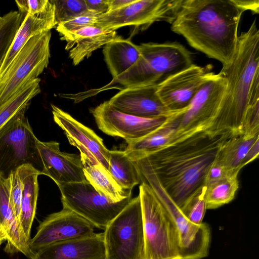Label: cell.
I'll use <instances>...</instances> for the list:
<instances>
[{
    "mask_svg": "<svg viewBox=\"0 0 259 259\" xmlns=\"http://www.w3.org/2000/svg\"><path fill=\"white\" fill-rule=\"evenodd\" d=\"M40 82L39 77L29 81L0 106V128L40 93Z\"/></svg>",
    "mask_w": 259,
    "mask_h": 259,
    "instance_id": "f546056e",
    "label": "cell"
},
{
    "mask_svg": "<svg viewBox=\"0 0 259 259\" xmlns=\"http://www.w3.org/2000/svg\"><path fill=\"white\" fill-rule=\"evenodd\" d=\"M230 137L229 134L211 136L205 133H197L142 159L182 210L204 185L206 174L221 146Z\"/></svg>",
    "mask_w": 259,
    "mask_h": 259,
    "instance_id": "7a4b0ae2",
    "label": "cell"
},
{
    "mask_svg": "<svg viewBox=\"0 0 259 259\" xmlns=\"http://www.w3.org/2000/svg\"><path fill=\"white\" fill-rule=\"evenodd\" d=\"M51 107L54 120L63 130L69 143L79 150L80 154L97 160L108 170L110 150L102 139L69 113L54 105Z\"/></svg>",
    "mask_w": 259,
    "mask_h": 259,
    "instance_id": "2e32d148",
    "label": "cell"
},
{
    "mask_svg": "<svg viewBox=\"0 0 259 259\" xmlns=\"http://www.w3.org/2000/svg\"><path fill=\"white\" fill-rule=\"evenodd\" d=\"M10 203L20 225V214L23 191V185L18 170L13 172L10 175Z\"/></svg>",
    "mask_w": 259,
    "mask_h": 259,
    "instance_id": "e575fe53",
    "label": "cell"
},
{
    "mask_svg": "<svg viewBox=\"0 0 259 259\" xmlns=\"http://www.w3.org/2000/svg\"><path fill=\"white\" fill-rule=\"evenodd\" d=\"M17 170L23 185L20 225L26 237L30 240L39 190L37 179L42 174L28 164L23 165Z\"/></svg>",
    "mask_w": 259,
    "mask_h": 259,
    "instance_id": "d4e9b609",
    "label": "cell"
},
{
    "mask_svg": "<svg viewBox=\"0 0 259 259\" xmlns=\"http://www.w3.org/2000/svg\"><path fill=\"white\" fill-rule=\"evenodd\" d=\"M176 126L170 116L158 128L145 136L127 142L124 150L125 154L133 161H137L149 154L174 143Z\"/></svg>",
    "mask_w": 259,
    "mask_h": 259,
    "instance_id": "cb8c5ba5",
    "label": "cell"
},
{
    "mask_svg": "<svg viewBox=\"0 0 259 259\" xmlns=\"http://www.w3.org/2000/svg\"><path fill=\"white\" fill-rule=\"evenodd\" d=\"M85 3L88 11L98 16L109 11L108 0H85Z\"/></svg>",
    "mask_w": 259,
    "mask_h": 259,
    "instance_id": "8d00e7d4",
    "label": "cell"
},
{
    "mask_svg": "<svg viewBox=\"0 0 259 259\" xmlns=\"http://www.w3.org/2000/svg\"><path fill=\"white\" fill-rule=\"evenodd\" d=\"M145 242V259H182L179 235L171 218L152 189L139 187Z\"/></svg>",
    "mask_w": 259,
    "mask_h": 259,
    "instance_id": "5b68a950",
    "label": "cell"
},
{
    "mask_svg": "<svg viewBox=\"0 0 259 259\" xmlns=\"http://www.w3.org/2000/svg\"><path fill=\"white\" fill-rule=\"evenodd\" d=\"M183 0H134L126 6L98 16L96 26L115 31L126 26L147 28L155 22L171 24Z\"/></svg>",
    "mask_w": 259,
    "mask_h": 259,
    "instance_id": "7c38bea8",
    "label": "cell"
},
{
    "mask_svg": "<svg viewBox=\"0 0 259 259\" xmlns=\"http://www.w3.org/2000/svg\"><path fill=\"white\" fill-rule=\"evenodd\" d=\"M133 1L134 0H108L109 11L120 9L132 3Z\"/></svg>",
    "mask_w": 259,
    "mask_h": 259,
    "instance_id": "ab89813d",
    "label": "cell"
},
{
    "mask_svg": "<svg viewBox=\"0 0 259 259\" xmlns=\"http://www.w3.org/2000/svg\"><path fill=\"white\" fill-rule=\"evenodd\" d=\"M210 66L192 64L158 85L157 94L164 106L175 113L186 108L202 85L214 74Z\"/></svg>",
    "mask_w": 259,
    "mask_h": 259,
    "instance_id": "9a60e30c",
    "label": "cell"
},
{
    "mask_svg": "<svg viewBox=\"0 0 259 259\" xmlns=\"http://www.w3.org/2000/svg\"><path fill=\"white\" fill-rule=\"evenodd\" d=\"M206 187L204 185L181 210L186 218L195 225L202 224L206 208Z\"/></svg>",
    "mask_w": 259,
    "mask_h": 259,
    "instance_id": "d6a6232c",
    "label": "cell"
},
{
    "mask_svg": "<svg viewBox=\"0 0 259 259\" xmlns=\"http://www.w3.org/2000/svg\"><path fill=\"white\" fill-rule=\"evenodd\" d=\"M119 37L116 31L90 26L67 33L61 39L67 41L65 49L69 50V56L76 66L94 51Z\"/></svg>",
    "mask_w": 259,
    "mask_h": 259,
    "instance_id": "7402d4cb",
    "label": "cell"
},
{
    "mask_svg": "<svg viewBox=\"0 0 259 259\" xmlns=\"http://www.w3.org/2000/svg\"><path fill=\"white\" fill-rule=\"evenodd\" d=\"M103 52L113 80L135 63L140 55L141 50L140 45L120 36L105 45Z\"/></svg>",
    "mask_w": 259,
    "mask_h": 259,
    "instance_id": "484cf974",
    "label": "cell"
},
{
    "mask_svg": "<svg viewBox=\"0 0 259 259\" xmlns=\"http://www.w3.org/2000/svg\"><path fill=\"white\" fill-rule=\"evenodd\" d=\"M239 171H229L225 175L206 185L207 209H215L230 202L239 188Z\"/></svg>",
    "mask_w": 259,
    "mask_h": 259,
    "instance_id": "83f0119b",
    "label": "cell"
},
{
    "mask_svg": "<svg viewBox=\"0 0 259 259\" xmlns=\"http://www.w3.org/2000/svg\"><path fill=\"white\" fill-rule=\"evenodd\" d=\"M141 183L152 189L174 221L179 235V251L182 259H201L208 255L211 231L205 223L195 225L189 221L163 188L155 174L144 160L136 163Z\"/></svg>",
    "mask_w": 259,
    "mask_h": 259,
    "instance_id": "8992f818",
    "label": "cell"
},
{
    "mask_svg": "<svg viewBox=\"0 0 259 259\" xmlns=\"http://www.w3.org/2000/svg\"><path fill=\"white\" fill-rule=\"evenodd\" d=\"M32 259H106L103 233L49 245L35 252Z\"/></svg>",
    "mask_w": 259,
    "mask_h": 259,
    "instance_id": "d6986e66",
    "label": "cell"
},
{
    "mask_svg": "<svg viewBox=\"0 0 259 259\" xmlns=\"http://www.w3.org/2000/svg\"><path fill=\"white\" fill-rule=\"evenodd\" d=\"M226 87L227 80L223 74L221 72L214 74L186 108L170 115L176 126L174 143L197 133L208 134L218 114Z\"/></svg>",
    "mask_w": 259,
    "mask_h": 259,
    "instance_id": "ba28073f",
    "label": "cell"
},
{
    "mask_svg": "<svg viewBox=\"0 0 259 259\" xmlns=\"http://www.w3.org/2000/svg\"><path fill=\"white\" fill-rule=\"evenodd\" d=\"M243 12L233 0H183L171 29L195 49L227 66L235 54Z\"/></svg>",
    "mask_w": 259,
    "mask_h": 259,
    "instance_id": "3957f363",
    "label": "cell"
},
{
    "mask_svg": "<svg viewBox=\"0 0 259 259\" xmlns=\"http://www.w3.org/2000/svg\"><path fill=\"white\" fill-rule=\"evenodd\" d=\"M106 259H145L143 216L139 196L131 199L103 233Z\"/></svg>",
    "mask_w": 259,
    "mask_h": 259,
    "instance_id": "9c48e42d",
    "label": "cell"
},
{
    "mask_svg": "<svg viewBox=\"0 0 259 259\" xmlns=\"http://www.w3.org/2000/svg\"><path fill=\"white\" fill-rule=\"evenodd\" d=\"M5 15V22L0 28V66L24 19L16 11H11Z\"/></svg>",
    "mask_w": 259,
    "mask_h": 259,
    "instance_id": "4dcf8cb0",
    "label": "cell"
},
{
    "mask_svg": "<svg viewBox=\"0 0 259 259\" xmlns=\"http://www.w3.org/2000/svg\"><path fill=\"white\" fill-rule=\"evenodd\" d=\"M51 38V31L33 36L13 59L0 79V106L48 67Z\"/></svg>",
    "mask_w": 259,
    "mask_h": 259,
    "instance_id": "30bf717a",
    "label": "cell"
},
{
    "mask_svg": "<svg viewBox=\"0 0 259 259\" xmlns=\"http://www.w3.org/2000/svg\"><path fill=\"white\" fill-rule=\"evenodd\" d=\"M94 226L75 212L66 208L48 215L41 222L37 232L29 242L31 251L37 250L59 242L93 235Z\"/></svg>",
    "mask_w": 259,
    "mask_h": 259,
    "instance_id": "4fadbf2b",
    "label": "cell"
},
{
    "mask_svg": "<svg viewBox=\"0 0 259 259\" xmlns=\"http://www.w3.org/2000/svg\"><path fill=\"white\" fill-rule=\"evenodd\" d=\"M10 178L0 176V232L7 242L5 251L9 253L21 252L32 259L34 253L29 246V240L17 220L10 200Z\"/></svg>",
    "mask_w": 259,
    "mask_h": 259,
    "instance_id": "ffe728a7",
    "label": "cell"
},
{
    "mask_svg": "<svg viewBox=\"0 0 259 259\" xmlns=\"http://www.w3.org/2000/svg\"><path fill=\"white\" fill-rule=\"evenodd\" d=\"M258 155L259 138L256 140V141L248 150L242 162L243 167L257 158L258 157Z\"/></svg>",
    "mask_w": 259,
    "mask_h": 259,
    "instance_id": "f35d334b",
    "label": "cell"
},
{
    "mask_svg": "<svg viewBox=\"0 0 259 259\" xmlns=\"http://www.w3.org/2000/svg\"><path fill=\"white\" fill-rule=\"evenodd\" d=\"M29 105L22 108L0 128V176L4 178L26 164L42 175L37 138L25 115Z\"/></svg>",
    "mask_w": 259,
    "mask_h": 259,
    "instance_id": "52a82bcc",
    "label": "cell"
},
{
    "mask_svg": "<svg viewBox=\"0 0 259 259\" xmlns=\"http://www.w3.org/2000/svg\"><path fill=\"white\" fill-rule=\"evenodd\" d=\"M42 164V175L58 185L86 181L80 155L62 152L56 141H36Z\"/></svg>",
    "mask_w": 259,
    "mask_h": 259,
    "instance_id": "e0dca14e",
    "label": "cell"
},
{
    "mask_svg": "<svg viewBox=\"0 0 259 259\" xmlns=\"http://www.w3.org/2000/svg\"><path fill=\"white\" fill-rule=\"evenodd\" d=\"M19 12L23 18L27 14L35 15L44 11L49 4V0H16Z\"/></svg>",
    "mask_w": 259,
    "mask_h": 259,
    "instance_id": "d590c367",
    "label": "cell"
},
{
    "mask_svg": "<svg viewBox=\"0 0 259 259\" xmlns=\"http://www.w3.org/2000/svg\"><path fill=\"white\" fill-rule=\"evenodd\" d=\"M108 170L118 184L125 190L132 191L134 186L141 183L135 162L124 151L110 150Z\"/></svg>",
    "mask_w": 259,
    "mask_h": 259,
    "instance_id": "f1b7e54d",
    "label": "cell"
},
{
    "mask_svg": "<svg viewBox=\"0 0 259 259\" xmlns=\"http://www.w3.org/2000/svg\"><path fill=\"white\" fill-rule=\"evenodd\" d=\"M220 72L227 87L208 135L243 134L259 119V31L255 20L238 36L232 62Z\"/></svg>",
    "mask_w": 259,
    "mask_h": 259,
    "instance_id": "6da1fadb",
    "label": "cell"
},
{
    "mask_svg": "<svg viewBox=\"0 0 259 259\" xmlns=\"http://www.w3.org/2000/svg\"><path fill=\"white\" fill-rule=\"evenodd\" d=\"M98 128L105 134L124 139L126 143L140 139L159 127L167 117L144 118L121 112L108 101L92 109Z\"/></svg>",
    "mask_w": 259,
    "mask_h": 259,
    "instance_id": "5bb4252c",
    "label": "cell"
},
{
    "mask_svg": "<svg viewBox=\"0 0 259 259\" xmlns=\"http://www.w3.org/2000/svg\"><path fill=\"white\" fill-rule=\"evenodd\" d=\"M258 138L259 135L245 134L228 138L221 146L214 161L228 170L240 171L248 150Z\"/></svg>",
    "mask_w": 259,
    "mask_h": 259,
    "instance_id": "4316f807",
    "label": "cell"
},
{
    "mask_svg": "<svg viewBox=\"0 0 259 259\" xmlns=\"http://www.w3.org/2000/svg\"><path fill=\"white\" fill-rule=\"evenodd\" d=\"M158 85L125 88L108 101L116 110L144 117H168L172 112L163 105L157 94Z\"/></svg>",
    "mask_w": 259,
    "mask_h": 259,
    "instance_id": "ac0fdd59",
    "label": "cell"
},
{
    "mask_svg": "<svg viewBox=\"0 0 259 259\" xmlns=\"http://www.w3.org/2000/svg\"><path fill=\"white\" fill-rule=\"evenodd\" d=\"M63 208L82 217L95 227L105 229L131 199L112 202L98 192L87 181L58 185Z\"/></svg>",
    "mask_w": 259,
    "mask_h": 259,
    "instance_id": "8fae6325",
    "label": "cell"
},
{
    "mask_svg": "<svg viewBox=\"0 0 259 259\" xmlns=\"http://www.w3.org/2000/svg\"><path fill=\"white\" fill-rule=\"evenodd\" d=\"M57 26L54 6L51 1L47 9L34 15L27 14L24 18L0 66V79L10 64L27 41L33 36L51 31Z\"/></svg>",
    "mask_w": 259,
    "mask_h": 259,
    "instance_id": "44dd1931",
    "label": "cell"
},
{
    "mask_svg": "<svg viewBox=\"0 0 259 259\" xmlns=\"http://www.w3.org/2000/svg\"><path fill=\"white\" fill-rule=\"evenodd\" d=\"M54 6L57 25L88 13L85 0H51Z\"/></svg>",
    "mask_w": 259,
    "mask_h": 259,
    "instance_id": "1f68e13d",
    "label": "cell"
},
{
    "mask_svg": "<svg viewBox=\"0 0 259 259\" xmlns=\"http://www.w3.org/2000/svg\"><path fill=\"white\" fill-rule=\"evenodd\" d=\"M6 21L5 15L3 17L0 16V28L3 26Z\"/></svg>",
    "mask_w": 259,
    "mask_h": 259,
    "instance_id": "60d3db41",
    "label": "cell"
},
{
    "mask_svg": "<svg viewBox=\"0 0 259 259\" xmlns=\"http://www.w3.org/2000/svg\"><path fill=\"white\" fill-rule=\"evenodd\" d=\"M140 46L137 61L112 83L123 88L159 85L193 64L190 52L179 42H148Z\"/></svg>",
    "mask_w": 259,
    "mask_h": 259,
    "instance_id": "277c9868",
    "label": "cell"
},
{
    "mask_svg": "<svg viewBox=\"0 0 259 259\" xmlns=\"http://www.w3.org/2000/svg\"><path fill=\"white\" fill-rule=\"evenodd\" d=\"M99 16L88 12L68 21L59 23L56 26V30L61 36L85 27L95 26Z\"/></svg>",
    "mask_w": 259,
    "mask_h": 259,
    "instance_id": "836d02e7",
    "label": "cell"
},
{
    "mask_svg": "<svg viewBox=\"0 0 259 259\" xmlns=\"http://www.w3.org/2000/svg\"><path fill=\"white\" fill-rule=\"evenodd\" d=\"M3 238H2V235L1 234V232H0V246L2 244V243L3 242Z\"/></svg>",
    "mask_w": 259,
    "mask_h": 259,
    "instance_id": "b9f144b4",
    "label": "cell"
},
{
    "mask_svg": "<svg viewBox=\"0 0 259 259\" xmlns=\"http://www.w3.org/2000/svg\"><path fill=\"white\" fill-rule=\"evenodd\" d=\"M235 4L244 12L246 10L251 11L253 14L259 12L258 0H233Z\"/></svg>",
    "mask_w": 259,
    "mask_h": 259,
    "instance_id": "74e56055",
    "label": "cell"
},
{
    "mask_svg": "<svg viewBox=\"0 0 259 259\" xmlns=\"http://www.w3.org/2000/svg\"><path fill=\"white\" fill-rule=\"evenodd\" d=\"M86 180L100 194L112 202H118L131 197V191L123 189L109 171L97 160L80 154Z\"/></svg>",
    "mask_w": 259,
    "mask_h": 259,
    "instance_id": "603a6c76",
    "label": "cell"
}]
</instances>
